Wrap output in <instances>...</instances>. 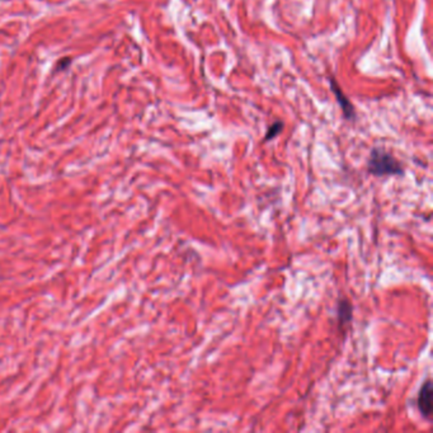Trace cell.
Returning <instances> with one entry per match:
<instances>
[{
	"label": "cell",
	"mask_w": 433,
	"mask_h": 433,
	"mask_svg": "<svg viewBox=\"0 0 433 433\" xmlns=\"http://www.w3.org/2000/svg\"><path fill=\"white\" fill-rule=\"evenodd\" d=\"M367 169L376 177L403 174V166L401 161H398L391 154L380 147L372 149L367 161Z\"/></svg>",
	"instance_id": "obj_1"
},
{
	"label": "cell",
	"mask_w": 433,
	"mask_h": 433,
	"mask_svg": "<svg viewBox=\"0 0 433 433\" xmlns=\"http://www.w3.org/2000/svg\"><path fill=\"white\" fill-rule=\"evenodd\" d=\"M432 382L431 380H427L422 388L420 389V393H418V399H417V405L420 409V414L425 417V418H429L431 414H432Z\"/></svg>",
	"instance_id": "obj_2"
},
{
	"label": "cell",
	"mask_w": 433,
	"mask_h": 433,
	"mask_svg": "<svg viewBox=\"0 0 433 433\" xmlns=\"http://www.w3.org/2000/svg\"><path fill=\"white\" fill-rule=\"evenodd\" d=\"M329 82H331V92L334 93V96L337 98L338 103H339L342 112H343L344 118H347V120L355 118V109H353L352 103L350 102V99L346 97L343 90H341V87L338 85L337 82L333 78L329 79Z\"/></svg>",
	"instance_id": "obj_3"
},
{
	"label": "cell",
	"mask_w": 433,
	"mask_h": 433,
	"mask_svg": "<svg viewBox=\"0 0 433 433\" xmlns=\"http://www.w3.org/2000/svg\"><path fill=\"white\" fill-rule=\"evenodd\" d=\"M282 128H283V123H282V122H274V125H271V126L268 128L267 134H266L264 140H272L276 136H279V135L281 134V131H282Z\"/></svg>",
	"instance_id": "obj_5"
},
{
	"label": "cell",
	"mask_w": 433,
	"mask_h": 433,
	"mask_svg": "<svg viewBox=\"0 0 433 433\" xmlns=\"http://www.w3.org/2000/svg\"><path fill=\"white\" fill-rule=\"evenodd\" d=\"M352 317H353V314H352L350 303H348L347 300L339 301V304H338V320H339V323L342 325L348 324L352 320Z\"/></svg>",
	"instance_id": "obj_4"
}]
</instances>
